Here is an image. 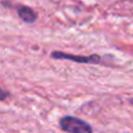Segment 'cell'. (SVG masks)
Returning <instances> with one entry per match:
<instances>
[{"label":"cell","instance_id":"cell-3","mask_svg":"<svg viewBox=\"0 0 133 133\" xmlns=\"http://www.w3.org/2000/svg\"><path fill=\"white\" fill-rule=\"evenodd\" d=\"M19 16L28 23H32L36 20L35 13L30 8H28V7H20L19 8Z\"/></svg>","mask_w":133,"mask_h":133},{"label":"cell","instance_id":"cell-2","mask_svg":"<svg viewBox=\"0 0 133 133\" xmlns=\"http://www.w3.org/2000/svg\"><path fill=\"white\" fill-rule=\"evenodd\" d=\"M51 57L58 58V60H69L78 63H101L102 58L98 55H90V56H77V55H70V54H64L61 51H54L51 53Z\"/></svg>","mask_w":133,"mask_h":133},{"label":"cell","instance_id":"cell-4","mask_svg":"<svg viewBox=\"0 0 133 133\" xmlns=\"http://www.w3.org/2000/svg\"><path fill=\"white\" fill-rule=\"evenodd\" d=\"M8 96H9L8 92L5 91V90H2L1 88H0V101H5V99H6Z\"/></svg>","mask_w":133,"mask_h":133},{"label":"cell","instance_id":"cell-5","mask_svg":"<svg viewBox=\"0 0 133 133\" xmlns=\"http://www.w3.org/2000/svg\"><path fill=\"white\" fill-rule=\"evenodd\" d=\"M130 103H131V104H133V98H131V99H130Z\"/></svg>","mask_w":133,"mask_h":133},{"label":"cell","instance_id":"cell-1","mask_svg":"<svg viewBox=\"0 0 133 133\" xmlns=\"http://www.w3.org/2000/svg\"><path fill=\"white\" fill-rule=\"evenodd\" d=\"M60 126L68 133H92V127L87 122L76 117L66 116L60 120Z\"/></svg>","mask_w":133,"mask_h":133}]
</instances>
